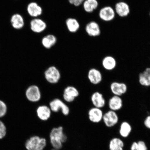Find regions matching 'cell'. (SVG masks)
Listing matches in <instances>:
<instances>
[{"label": "cell", "instance_id": "cell-1", "mask_svg": "<svg viewBox=\"0 0 150 150\" xmlns=\"http://www.w3.org/2000/svg\"><path fill=\"white\" fill-rule=\"evenodd\" d=\"M50 138L52 146L56 150L61 149L62 147V144L66 142L67 139L62 127L52 129L50 133Z\"/></svg>", "mask_w": 150, "mask_h": 150}, {"label": "cell", "instance_id": "cell-2", "mask_svg": "<svg viewBox=\"0 0 150 150\" xmlns=\"http://www.w3.org/2000/svg\"><path fill=\"white\" fill-rule=\"evenodd\" d=\"M47 144L45 139L34 136L27 140L25 147L28 150H43Z\"/></svg>", "mask_w": 150, "mask_h": 150}, {"label": "cell", "instance_id": "cell-3", "mask_svg": "<svg viewBox=\"0 0 150 150\" xmlns=\"http://www.w3.org/2000/svg\"><path fill=\"white\" fill-rule=\"evenodd\" d=\"M46 79L50 83H57L60 79V72L56 67L54 66L49 67L45 72Z\"/></svg>", "mask_w": 150, "mask_h": 150}, {"label": "cell", "instance_id": "cell-4", "mask_svg": "<svg viewBox=\"0 0 150 150\" xmlns=\"http://www.w3.org/2000/svg\"><path fill=\"white\" fill-rule=\"evenodd\" d=\"M116 13L113 7L109 6H105L100 9L99 12V17L103 21L110 22L115 18Z\"/></svg>", "mask_w": 150, "mask_h": 150}, {"label": "cell", "instance_id": "cell-5", "mask_svg": "<svg viewBox=\"0 0 150 150\" xmlns=\"http://www.w3.org/2000/svg\"><path fill=\"white\" fill-rule=\"evenodd\" d=\"M52 111L57 112L61 110L64 115L67 116L70 112V109L66 104L59 99H55L50 103Z\"/></svg>", "mask_w": 150, "mask_h": 150}, {"label": "cell", "instance_id": "cell-6", "mask_svg": "<svg viewBox=\"0 0 150 150\" xmlns=\"http://www.w3.org/2000/svg\"><path fill=\"white\" fill-rule=\"evenodd\" d=\"M119 120L116 112L110 110L104 114L102 120L107 127H111L117 124Z\"/></svg>", "mask_w": 150, "mask_h": 150}, {"label": "cell", "instance_id": "cell-7", "mask_svg": "<svg viewBox=\"0 0 150 150\" xmlns=\"http://www.w3.org/2000/svg\"><path fill=\"white\" fill-rule=\"evenodd\" d=\"M25 95L28 100L32 102H38L41 98L40 89L36 85H32L28 87L26 90Z\"/></svg>", "mask_w": 150, "mask_h": 150}, {"label": "cell", "instance_id": "cell-8", "mask_svg": "<svg viewBox=\"0 0 150 150\" xmlns=\"http://www.w3.org/2000/svg\"><path fill=\"white\" fill-rule=\"evenodd\" d=\"M116 14L121 18L128 16L130 12V6L127 3L121 1L116 4L114 7Z\"/></svg>", "mask_w": 150, "mask_h": 150}, {"label": "cell", "instance_id": "cell-9", "mask_svg": "<svg viewBox=\"0 0 150 150\" xmlns=\"http://www.w3.org/2000/svg\"><path fill=\"white\" fill-rule=\"evenodd\" d=\"M30 28L31 30L35 33H40L46 30L47 27L45 22L42 19L35 18L30 22Z\"/></svg>", "mask_w": 150, "mask_h": 150}, {"label": "cell", "instance_id": "cell-10", "mask_svg": "<svg viewBox=\"0 0 150 150\" xmlns=\"http://www.w3.org/2000/svg\"><path fill=\"white\" fill-rule=\"evenodd\" d=\"M110 89L114 95L121 97L127 93V84L123 82H113L110 85Z\"/></svg>", "mask_w": 150, "mask_h": 150}, {"label": "cell", "instance_id": "cell-11", "mask_svg": "<svg viewBox=\"0 0 150 150\" xmlns=\"http://www.w3.org/2000/svg\"><path fill=\"white\" fill-rule=\"evenodd\" d=\"M11 26L13 29L20 30L25 25V21L23 17L20 13H15L11 16L10 20Z\"/></svg>", "mask_w": 150, "mask_h": 150}, {"label": "cell", "instance_id": "cell-12", "mask_svg": "<svg viewBox=\"0 0 150 150\" xmlns=\"http://www.w3.org/2000/svg\"><path fill=\"white\" fill-rule=\"evenodd\" d=\"M79 95L77 89L73 86H69L66 88L64 91L63 97L67 102H72Z\"/></svg>", "mask_w": 150, "mask_h": 150}, {"label": "cell", "instance_id": "cell-13", "mask_svg": "<svg viewBox=\"0 0 150 150\" xmlns=\"http://www.w3.org/2000/svg\"><path fill=\"white\" fill-rule=\"evenodd\" d=\"M85 30L87 34L91 37L99 36L101 33L100 26L95 21H91L87 23L86 26Z\"/></svg>", "mask_w": 150, "mask_h": 150}, {"label": "cell", "instance_id": "cell-14", "mask_svg": "<svg viewBox=\"0 0 150 150\" xmlns=\"http://www.w3.org/2000/svg\"><path fill=\"white\" fill-rule=\"evenodd\" d=\"M27 11L30 16L34 18L40 16L43 12L42 7L35 2H31L28 5Z\"/></svg>", "mask_w": 150, "mask_h": 150}, {"label": "cell", "instance_id": "cell-15", "mask_svg": "<svg viewBox=\"0 0 150 150\" xmlns=\"http://www.w3.org/2000/svg\"><path fill=\"white\" fill-rule=\"evenodd\" d=\"M88 115L90 121L94 123H98L102 120L104 113L101 108L93 107L89 110Z\"/></svg>", "mask_w": 150, "mask_h": 150}, {"label": "cell", "instance_id": "cell-16", "mask_svg": "<svg viewBox=\"0 0 150 150\" xmlns=\"http://www.w3.org/2000/svg\"><path fill=\"white\" fill-rule=\"evenodd\" d=\"M88 77L90 82L95 85L100 83L103 80L102 73L100 71L95 68L90 69L88 72Z\"/></svg>", "mask_w": 150, "mask_h": 150}, {"label": "cell", "instance_id": "cell-17", "mask_svg": "<svg viewBox=\"0 0 150 150\" xmlns=\"http://www.w3.org/2000/svg\"><path fill=\"white\" fill-rule=\"evenodd\" d=\"M91 99L94 107L102 108L105 105L106 101L102 93L96 91L92 95Z\"/></svg>", "mask_w": 150, "mask_h": 150}, {"label": "cell", "instance_id": "cell-18", "mask_svg": "<svg viewBox=\"0 0 150 150\" xmlns=\"http://www.w3.org/2000/svg\"><path fill=\"white\" fill-rule=\"evenodd\" d=\"M108 105L110 110L116 112L122 108L123 101L121 97L114 95L109 100Z\"/></svg>", "mask_w": 150, "mask_h": 150}, {"label": "cell", "instance_id": "cell-19", "mask_svg": "<svg viewBox=\"0 0 150 150\" xmlns=\"http://www.w3.org/2000/svg\"><path fill=\"white\" fill-rule=\"evenodd\" d=\"M52 110L50 107L46 105H41L38 108L37 114L38 117L42 121H45L50 119Z\"/></svg>", "mask_w": 150, "mask_h": 150}, {"label": "cell", "instance_id": "cell-20", "mask_svg": "<svg viewBox=\"0 0 150 150\" xmlns=\"http://www.w3.org/2000/svg\"><path fill=\"white\" fill-rule=\"evenodd\" d=\"M102 65L105 70L112 71L117 66V62L115 58L112 56H107L103 58Z\"/></svg>", "mask_w": 150, "mask_h": 150}, {"label": "cell", "instance_id": "cell-21", "mask_svg": "<svg viewBox=\"0 0 150 150\" xmlns=\"http://www.w3.org/2000/svg\"><path fill=\"white\" fill-rule=\"evenodd\" d=\"M139 81L142 86L150 87V67L146 68L139 75Z\"/></svg>", "mask_w": 150, "mask_h": 150}, {"label": "cell", "instance_id": "cell-22", "mask_svg": "<svg viewBox=\"0 0 150 150\" xmlns=\"http://www.w3.org/2000/svg\"><path fill=\"white\" fill-rule=\"evenodd\" d=\"M57 39L55 35L49 34L44 36L42 39V43L43 47L47 49L51 48L57 42Z\"/></svg>", "mask_w": 150, "mask_h": 150}, {"label": "cell", "instance_id": "cell-23", "mask_svg": "<svg viewBox=\"0 0 150 150\" xmlns=\"http://www.w3.org/2000/svg\"><path fill=\"white\" fill-rule=\"evenodd\" d=\"M66 25L67 29L71 33H74L79 29L80 25L78 21L76 18H69L66 21Z\"/></svg>", "mask_w": 150, "mask_h": 150}, {"label": "cell", "instance_id": "cell-24", "mask_svg": "<svg viewBox=\"0 0 150 150\" xmlns=\"http://www.w3.org/2000/svg\"><path fill=\"white\" fill-rule=\"evenodd\" d=\"M83 5L86 12L91 13L98 8L99 3L97 0H84Z\"/></svg>", "mask_w": 150, "mask_h": 150}, {"label": "cell", "instance_id": "cell-25", "mask_svg": "<svg viewBox=\"0 0 150 150\" xmlns=\"http://www.w3.org/2000/svg\"><path fill=\"white\" fill-rule=\"evenodd\" d=\"M132 131V127L130 123L126 121L123 122L121 124L119 134L123 138L128 137Z\"/></svg>", "mask_w": 150, "mask_h": 150}, {"label": "cell", "instance_id": "cell-26", "mask_svg": "<svg viewBox=\"0 0 150 150\" xmlns=\"http://www.w3.org/2000/svg\"><path fill=\"white\" fill-rule=\"evenodd\" d=\"M124 143L120 139L114 138L110 141L109 145L110 150H123Z\"/></svg>", "mask_w": 150, "mask_h": 150}, {"label": "cell", "instance_id": "cell-27", "mask_svg": "<svg viewBox=\"0 0 150 150\" xmlns=\"http://www.w3.org/2000/svg\"><path fill=\"white\" fill-rule=\"evenodd\" d=\"M131 150H147L145 142L143 141H139L133 142L131 146Z\"/></svg>", "mask_w": 150, "mask_h": 150}, {"label": "cell", "instance_id": "cell-28", "mask_svg": "<svg viewBox=\"0 0 150 150\" xmlns=\"http://www.w3.org/2000/svg\"><path fill=\"white\" fill-rule=\"evenodd\" d=\"M7 110L6 105L3 101L0 100V117H3L5 115Z\"/></svg>", "mask_w": 150, "mask_h": 150}, {"label": "cell", "instance_id": "cell-29", "mask_svg": "<svg viewBox=\"0 0 150 150\" xmlns=\"http://www.w3.org/2000/svg\"><path fill=\"white\" fill-rule=\"evenodd\" d=\"M6 134V127L4 123L0 121V139H2Z\"/></svg>", "mask_w": 150, "mask_h": 150}, {"label": "cell", "instance_id": "cell-30", "mask_svg": "<svg viewBox=\"0 0 150 150\" xmlns=\"http://www.w3.org/2000/svg\"><path fill=\"white\" fill-rule=\"evenodd\" d=\"M69 3L75 6H79L83 4L84 0H68Z\"/></svg>", "mask_w": 150, "mask_h": 150}, {"label": "cell", "instance_id": "cell-31", "mask_svg": "<svg viewBox=\"0 0 150 150\" xmlns=\"http://www.w3.org/2000/svg\"><path fill=\"white\" fill-rule=\"evenodd\" d=\"M144 123L145 127L150 130V115L148 116L145 118Z\"/></svg>", "mask_w": 150, "mask_h": 150}, {"label": "cell", "instance_id": "cell-32", "mask_svg": "<svg viewBox=\"0 0 150 150\" xmlns=\"http://www.w3.org/2000/svg\"><path fill=\"white\" fill-rule=\"evenodd\" d=\"M120 1H123V0H120Z\"/></svg>", "mask_w": 150, "mask_h": 150}, {"label": "cell", "instance_id": "cell-33", "mask_svg": "<svg viewBox=\"0 0 150 150\" xmlns=\"http://www.w3.org/2000/svg\"><path fill=\"white\" fill-rule=\"evenodd\" d=\"M149 16H150V12H149Z\"/></svg>", "mask_w": 150, "mask_h": 150}, {"label": "cell", "instance_id": "cell-34", "mask_svg": "<svg viewBox=\"0 0 150 150\" xmlns=\"http://www.w3.org/2000/svg\"><path fill=\"white\" fill-rule=\"evenodd\" d=\"M56 150V149H53V150Z\"/></svg>", "mask_w": 150, "mask_h": 150}]
</instances>
